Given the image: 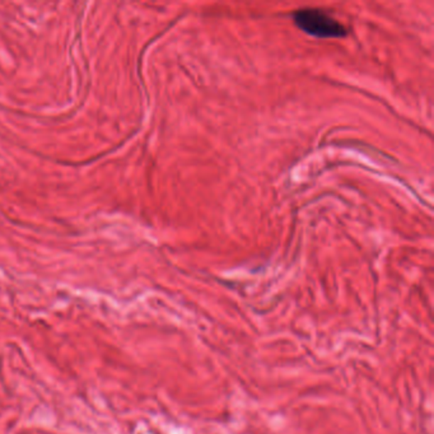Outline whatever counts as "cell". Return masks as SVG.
<instances>
[{"instance_id": "6da1fadb", "label": "cell", "mask_w": 434, "mask_h": 434, "mask_svg": "<svg viewBox=\"0 0 434 434\" xmlns=\"http://www.w3.org/2000/svg\"><path fill=\"white\" fill-rule=\"evenodd\" d=\"M294 23L310 36L340 38L347 36V28L329 13L321 9H300L294 13Z\"/></svg>"}]
</instances>
